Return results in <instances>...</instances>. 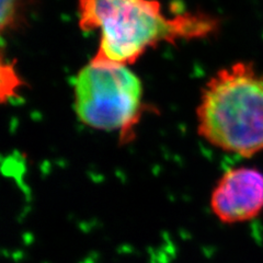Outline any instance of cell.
Returning <instances> with one entry per match:
<instances>
[{
  "instance_id": "cell-1",
  "label": "cell",
  "mask_w": 263,
  "mask_h": 263,
  "mask_svg": "<svg viewBox=\"0 0 263 263\" xmlns=\"http://www.w3.org/2000/svg\"><path fill=\"white\" fill-rule=\"evenodd\" d=\"M79 27L100 31L96 59L128 66L158 44L215 34L219 20L203 12L168 16L157 0H79Z\"/></svg>"
},
{
  "instance_id": "cell-2",
  "label": "cell",
  "mask_w": 263,
  "mask_h": 263,
  "mask_svg": "<svg viewBox=\"0 0 263 263\" xmlns=\"http://www.w3.org/2000/svg\"><path fill=\"white\" fill-rule=\"evenodd\" d=\"M197 133L241 157L263 152V72L251 62L218 70L204 86L196 109Z\"/></svg>"
},
{
  "instance_id": "cell-3",
  "label": "cell",
  "mask_w": 263,
  "mask_h": 263,
  "mask_svg": "<svg viewBox=\"0 0 263 263\" xmlns=\"http://www.w3.org/2000/svg\"><path fill=\"white\" fill-rule=\"evenodd\" d=\"M73 109L82 124L117 132L123 145L134 138L136 126L149 110L143 99L142 81L128 66L96 57L73 81Z\"/></svg>"
},
{
  "instance_id": "cell-4",
  "label": "cell",
  "mask_w": 263,
  "mask_h": 263,
  "mask_svg": "<svg viewBox=\"0 0 263 263\" xmlns=\"http://www.w3.org/2000/svg\"><path fill=\"white\" fill-rule=\"evenodd\" d=\"M210 204L224 224L257 218L263 211V172L250 167L229 169L213 189Z\"/></svg>"
},
{
  "instance_id": "cell-5",
  "label": "cell",
  "mask_w": 263,
  "mask_h": 263,
  "mask_svg": "<svg viewBox=\"0 0 263 263\" xmlns=\"http://www.w3.org/2000/svg\"><path fill=\"white\" fill-rule=\"evenodd\" d=\"M26 0H2V30L12 31L22 20Z\"/></svg>"
}]
</instances>
